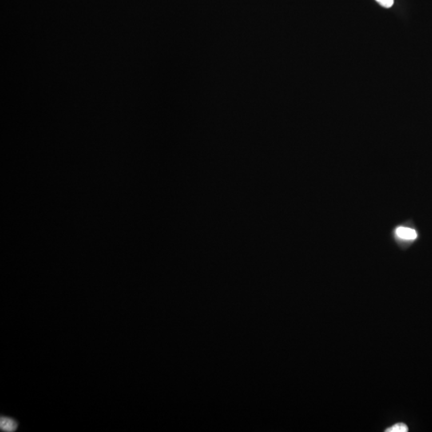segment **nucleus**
Returning a JSON list of instances; mask_svg holds the SVG:
<instances>
[{"label":"nucleus","mask_w":432,"mask_h":432,"mask_svg":"<svg viewBox=\"0 0 432 432\" xmlns=\"http://www.w3.org/2000/svg\"><path fill=\"white\" fill-rule=\"evenodd\" d=\"M376 1L380 4L381 6L386 8H390L394 4V0H376Z\"/></svg>","instance_id":"obj_4"},{"label":"nucleus","mask_w":432,"mask_h":432,"mask_svg":"<svg viewBox=\"0 0 432 432\" xmlns=\"http://www.w3.org/2000/svg\"><path fill=\"white\" fill-rule=\"evenodd\" d=\"M17 428V423L12 418L2 417L1 418V429L4 431H14Z\"/></svg>","instance_id":"obj_2"},{"label":"nucleus","mask_w":432,"mask_h":432,"mask_svg":"<svg viewBox=\"0 0 432 432\" xmlns=\"http://www.w3.org/2000/svg\"><path fill=\"white\" fill-rule=\"evenodd\" d=\"M386 432H406L408 431V426H406L403 422H398L392 425L388 428L385 430Z\"/></svg>","instance_id":"obj_3"},{"label":"nucleus","mask_w":432,"mask_h":432,"mask_svg":"<svg viewBox=\"0 0 432 432\" xmlns=\"http://www.w3.org/2000/svg\"><path fill=\"white\" fill-rule=\"evenodd\" d=\"M395 233L398 238H400L403 240H414L418 236L416 231L412 229V228H409V227H398Z\"/></svg>","instance_id":"obj_1"}]
</instances>
